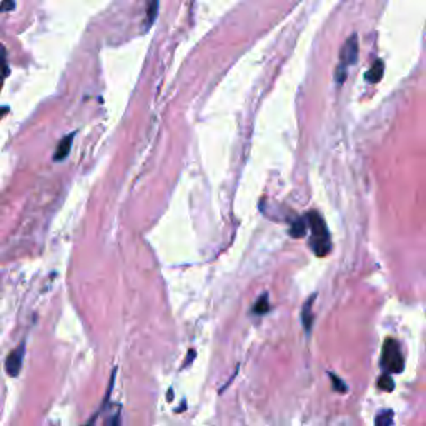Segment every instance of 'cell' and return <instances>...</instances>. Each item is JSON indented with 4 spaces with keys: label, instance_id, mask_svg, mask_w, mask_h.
I'll use <instances>...</instances> for the list:
<instances>
[{
    "label": "cell",
    "instance_id": "obj_1",
    "mask_svg": "<svg viewBox=\"0 0 426 426\" xmlns=\"http://www.w3.org/2000/svg\"><path fill=\"white\" fill-rule=\"evenodd\" d=\"M310 225V247L313 248L317 256H326L332 251V237H330L328 227L318 212H310L307 215Z\"/></svg>",
    "mask_w": 426,
    "mask_h": 426
},
{
    "label": "cell",
    "instance_id": "obj_2",
    "mask_svg": "<svg viewBox=\"0 0 426 426\" xmlns=\"http://www.w3.org/2000/svg\"><path fill=\"white\" fill-rule=\"evenodd\" d=\"M382 366L387 373H401L405 368V358L401 355L400 343L395 338H387L383 343Z\"/></svg>",
    "mask_w": 426,
    "mask_h": 426
},
{
    "label": "cell",
    "instance_id": "obj_3",
    "mask_svg": "<svg viewBox=\"0 0 426 426\" xmlns=\"http://www.w3.org/2000/svg\"><path fill=\"white\" fill-rule=\"evenodd\" d=\"M24 357H26V341H22L15 350H12L9 353V357L6 360V371L7 375L15 378L19 376L20 370H22L24 365Z\"/></svg>",
    "mask_w": 426,
    "mask_h": 426
},
{
    "label": "cell",
    "instance_id": "obj_4",
    "mask_svg": "<svg viewBox=\"0 0 426 426\" xmlns=\"http://www.w3.org/2000/svg\"><path fill=\"white\" fill-rule=\"evenodd\" d=\"M357 60H358V37L351 35L341 48L340 64L345 65V67H348V65L355 64Z\"/></svg>",
    "mask_w": 426,
    "mask_h": 426
},
{
    "label": "cell",
    "instance_id": "obj_5",
    "mask_svg": "<svg viewBox=\"0 0 426 426\" xmlns=\"http://www.w3.org/2000/svg\"><path fill=\"white\" fill-rule=\"evenodd\" d=\"M315 299L317 295H312L310 299L307 300V303L303 305V308H301V323H303V328H305V333L310 335V332H312V326H313V303H315Z\"/></svg>",
    "mask_w": 426,
    "mask_h": 426
},
{
    "label": "cell",
    "instance_id": "obj_6",
    "mask_svg": "<svg viewBox=\"0 0 426 426\" xmlns=\"http://www.w3.org/2000/svg\"><path fill=\"white\" fill-rule=\"evenodd\" d=\"M73 139H76V134H69L67 136H64V139L60 140L59 147H57L55 154H53V160H55V162H62V160L67 159L70 150H72Z\"/></svg>",
    "mask_w": 426,
    "mask_h": 426
},
{
    "label": "cell",
    "instance_id": "obj_7",
    "mask_svg": "<svg viewBox=\"0 0 426 426\" xmlns=\"http://www.w3.org/2000/svg\"><path fill=\"white\" fill-rule=\"evenodd\" d=\"M383 73H384V64H383V60L378 59V60H375V64L371 65V69L365 73V80L370 82V84H378V82L383 78Z\"/></svg>",
    "mask_w": 426,
    "mask_h": 426
},
{
    "label": "cell",
    "instance_id": "obj_8",
    "mask_svg": "<svg viewBox=\"0 0 426 426\" xmlns=\"http://www.w3.org/2000/svg\"><path fill=\"white\" fill-rule=\"evenodd\" d=\"M310 229L308 225V218H299V220L293 222L292 229H290V235L293 238H303L305 235H307V230Z\"/></svg>",
    "mask_w": 426,
    "mask_h": 426
},
{
    "label": "cell",
    "instance_id": "obj_9",
    "mask_svg": "<svg viewBox=\"0 0 426 426\" xmlns=\"http://www.w3.org/2000/svg\"><path fill=\"white\" fill-rule=\"evenodd\" d=\"M393 416H395L393 409H383V411H380L378 415H376L375 426H391Z\"/></svg>",
    "mask_w": 426,
    "mask_h": 426
},
{
    "label": "cell",
    "instance_id": "obj_10",
    "mask_svg": "<svg viewBox=\"0 0 426 426\" xmlns=\"http://www.w3.org/2000/svg\"><path fill=\"white\" fill-rule=\"evenodd\" d=\"M268 310H270L268 293H263V295L258 299V301L254 305V313L255 315H265V313H268Z\"/></svg>",
    "mask_w": 426,
    "mask_h": 426
},
{
    "label": "cell",
    "instance_id": "obj_11",
    "mask_svg": "<svg viewBox=\"0 0 426 426\" xmlns=\"http://www.w3.org/2000/svg\"><path fill=\"white\" fill-rule=\"evenodd\" d=\"M159 3L160 0H152L150 6H148L147 9V22H145V28H150L152 24L155 22L157 14H159Z\"/></svg>",
    "mask_w": 426,
    "mask_h": 426
},
{
    "label": "cell",
    "instance_id": "obj_12",
    "mask_svg": "<svg viewBox=\"0 0 426 426\" xmlns=\"http://www.w3.org/2000/svg\"><path fill=\"white\" fill-rule=\"evenodd\" d=\"M378 388L383 391H393L395 390V382H393V378L390 376V373H384L378 378Z\"/></svg>",
    "mask_w": 426,
    "mask_h": 426
},
{
    "label": "cell",
    "instance_id": "obj_13",
    "mask_svg": "<svg viewBox=\"0 0 426 426\" xmlns=\"http://www.w3.org/2000/svg\"><path fill=\"white\" fill-rule=\"evenodd\" d=\"M330 378H332V383H333V388L335 390H337L338 393H346L348 391V387H346L345 383L341 382L340 378H338L337 375H333V373H330Z\"/></svg>",
    "mask_w": 426,
    "mask_h": 426
},
{
    "label": "cell",
    "instance_id": "obj_14",
    "mask_svg": "<svg viewBox=\"0 0 426 426\" xmlns=\"http://www.w3.org/2000/svg\"><path fill=\"white\" fill-rule=\"evenodd\" d=\"M346 69H348V67H345V65H341V64L337 67V72H335V78H337L338 85H341L343 82L346 80Z\"/></svg>",
    "mask_w": 426,
    "mask_h": 426
},
{
    "label": "cell",
    "instance_id": "obj_15",
    "mask_svg": "<svg viewBox=\"0 0 426 426\" xmlns=\"http://www.w3.org/2000/svg\"><path fill=\"white\" fill-rule=\"evenodd\" d=\"M15 9V0H3L2 3V12H9Z\"/></svg>",
    "mask_w": 426,
    "mask_h": 426
},
{
    "label": "cell",
    "instance_id": "obj_16",
    "mask_svg": "<svg viewBox=\"0 0 426 426\" xmlns=\"http://www.w3.org/2000/svg\"><path fill=\"white\" fill-rule=\"evenodd\" d=\"M193 358H195V350H190V355H188V360H185V363H184V366L187 368V366H190L192 365V362H193Z\"/></svg>",
    "mask_w": 426,
    "mask_h": 426
}]
</instances>
